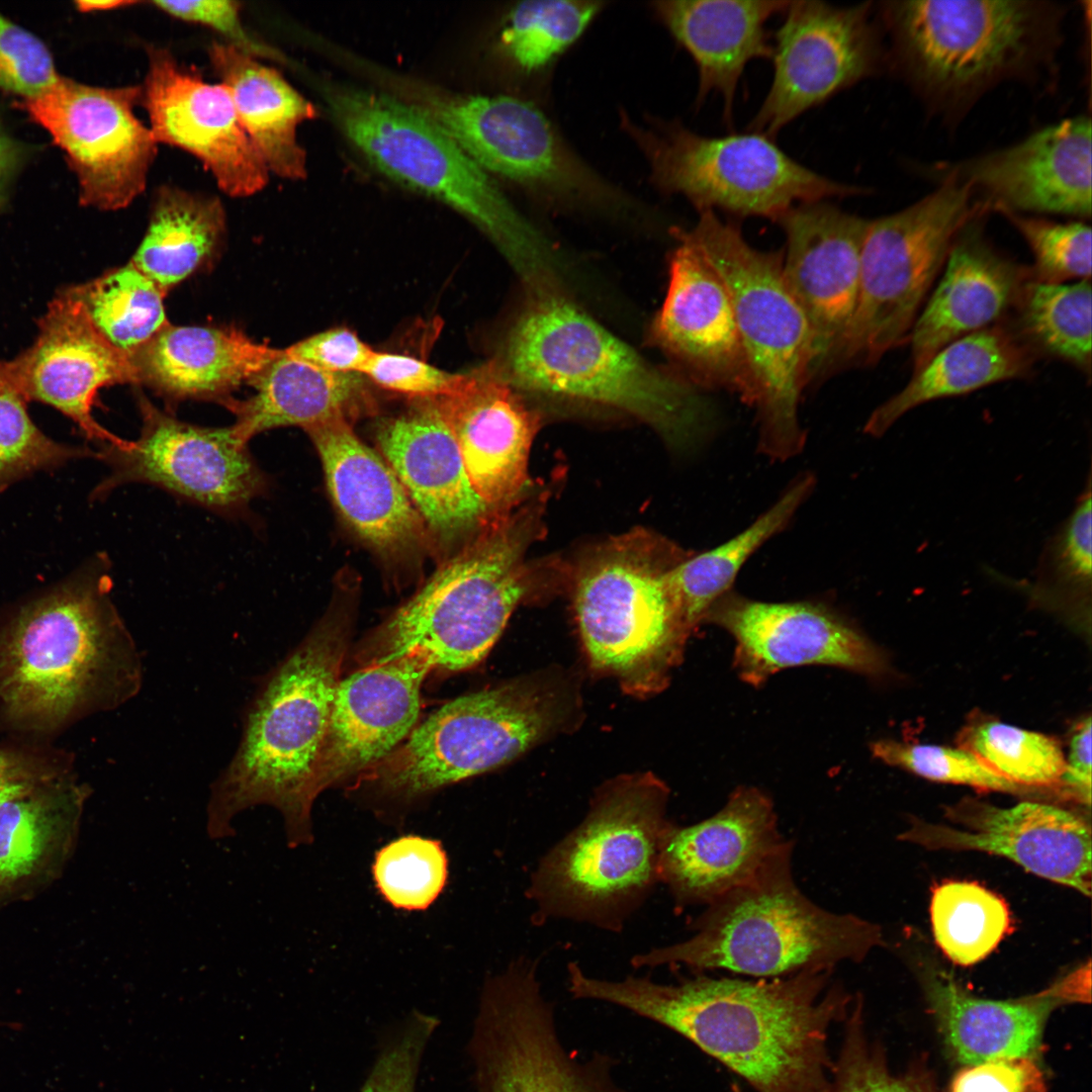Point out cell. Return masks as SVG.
<instances>
[{"label":"cell","mask_w":1092,"mask_h":1092,"mask_svg":"<svg viewBox=\"0 0 1092 1092\" xmlns=\"http://www.w3.org/2000/svg\"><path fill=\"white\" fill-rule=\"evenodd\" d=\"M377 442L428 530L451 540L496 513L475 491L456 439L434 398L381 423Z\"/></svg>","instance_id":"cell-30"},{"label":"cell","mask_w":1092,"mask_h":1092,"mask_svg":"<svg viewBox=\"0 0 1092 1092\" xmlns=\"http://www.w3.org/2000/svg\"><path fill=\"white\" fill-rule=\"evenodd\" d=\"M150 4L174 18L219 32L226 43L258 59L277 58L272 48L253 38L244 28L242 4L238 1H152Z\"/></svg>","instance_id":"cell-56"},{"label":"cell","mask_w":1092,"mask_h":1092,"mask_svg":"<svg viewBox=\"0 0 1092 1092\" xmlns=\"http://www.w3.org/2000/svg\"><path fill=\"white\" fill-rule=\"evenodd\" d=\"M336 599L249 706L235 755L210 787V838L234 835L232 824L239 813L268 805L281 814L290 847L313 840L315 769L353 615L350 598Z\"/></svg>","instance_id":"cell-3"},{"label":"cell","mask_w":1092,"mask_h":1092,"mask_svg":"<svg viewBox=\"0 0 1092 1092\" xmlns=\"http://www.w3.org/2000/svg\"><path fill=\"white\" fill-rule=\"evenodd\" d=\"M1091 729L1090 716L1075 727L1061 780L1063 794L1088 807L1091 803Z\"/></svg>","instance_id":"cell-60"},{"label":"cell","mask_w":1092,"mask_h":1092,"mask_svg":"<svg viewBox=\"0 0 1092 1092\" xmlns=\"http://www.w3.org/2000/svg\"><path fill=\"white\" fill-rule=\"evenodd\" d=\"M555 720L550 696L526 682L458 697L358 776L355 788L377 803L412 805L513 760L545 736Z\"/></svg>","instance_id":"cell-13"},{"label":"cell","mask_w":1092,"mask_h":1092,"mask_svg":"<svg viewBox=\"0 0 1092 1092\" xmlns=\"http://www.w3.org/2000/svg\"><path fill=\"white\" fill-rule=\"evenodd\" d=\"M878 11L887 63L945 115L1053 67L1065 15L1053 2L1018 0L885 1Z\"/></svg>","instance_id":"cell-5"},{"label":"cell","mask_w":1092,"mask_h":1092,"mask_svg":"<svg viewBox=\"0 0 1092 1092\" xmlns=\"http://www.w3.org/2000/svg\"><path fill=\"white\" fill-rule=\"evenodd\" d=\"M468 1052L478 1092H624L611 1059L581 1063L564 1050L537 963L524 957L485 980Z\"/></svg>","instance_id":"cell-16"},{"label":"cell","mask_w":1092,"mask_h":1092,"mask_svg":"<svg viewBox=\"0 0 1092 1092\" xmlns=\"http://www.w3.org/2000/svg\"><path fill=\"white\" fill-rule=\"evenodd\" d=\"M777 222L786 237L784 280L811 333L810 383L824 376L855 311L869 219L819 200L793 206Z\"/></svg>","instance_id":"cell-21"},{"label":"cell","mask_w":1092,"mask_h":1092,"mask_svg":"<svg viewBox=\"0 0 1092 1092\" xmlns=\"http://www.w3.org/2000/svg\"><path fill=\"white\" fill-rule=\"evenodd\" d=\"M142 85L104 88L60 79L19 105L66 154L82 205L119 210L146 189L158 143L134 113Z\"/></svg>","instance_id":"cell-18"},{"label":"cell","mask_w":1092,"mask_h":1092,"mask_svg":"<svg viewBox=\"0 0 1092 1092\" xmlns=\"http://www.w3.org/2000/svg\"><path fill=\"white\" fill-rule=\"evenodd\" d=\"M362 375L392 391L435 398L452 393L463 373H450L407 355L373 351Z\"/></svg>","instance_id":"cell-55"},{"label":"cell","mask_w":1092,"mask_h":1092,"mask_svg":"<svg viewBox=\"0 0 1092 1092\" xmlns=\"http://www.w3.org/2000/svg\"><path fill=\"white\" fill-rule=\"evenodd\" d=\"M66 289L98 332L129 358L169 324L166 293L131 262Z\"/></svg>","instance_id":"cell-42"},{"label":"cell","mask_w":1092,"mask_h":1092,"mask_svg":"<svg viewBox=\"0 0 1092 1092\" xmlns=\"http://www.w3.org/2000/svg\"><path fill=\"white\" fill-rule=\"evenodd\" d=\"M673 235L678 243L650 339L698 387L726 389L754 406V381L726 286L681 229Z\"/></svg>","instance_id":"cell-23"},{"label":"cell","mask_w":1092,"mask_h":1092,"mask_svg":"<svg viewBox=\"0 0 1092 1092\" xmlns=\"http://www.w3.org/2000/svg\"><path fill=\"white\" fill-rule=\"evenodd\" d=\"M333 503L347 526L382 557L420 550L428 529L393 470L354 433L347 418L306 430Z\"/></svg>","instance_id":"cell-31"},{"label":"cell","mask_w":1092,"mask_h":1092,"mask_svg":"<svg viewBox=\"0 0 1092 1092\" xmlns=\"http://www.w3.org/2000/svg\"><path fill=\"white\" fill-rule=\"evenodd\" d=\"M814 486L815 477L802 474L744 531L711 550L694 552L666 571L667 587L691 631L731 590L747 559L790 524Z\"/></svg>","instance_id":"cell-41"},{"label":"cell","mask_w":1092,"mask_h":1092,"mask_svg":"<svg viewBox=\"0 0 1092 1092\" xmlns=\"http://www.w3.org/2000/svg\"><path fill=\"white\" fill-rule=\"evenodd\" d=\"M24 156V147L0 127V212L7 203L9 187Z\"/></svg>","instance_id":"cell-61"},{"label":"cell","mask_w":1092,"mask_h":1092,"mask_svg":"<svg viewBox=\"0 0 1092 1092\" xmlns=\"http://www.w3.org/2000/svg\"><path fill=\"white\" fill-rule=\"evenodd\" d=\"M605 6L602 1L516 3L503 19L495 53L519 77L540 73L581 36Z\"/></svg>","instance_id":"cell-43"},{"label":"cell","mask_w":1092,"mask_h":1092,"mask_svg":"<svg viewBox=\"0 0 1092 1092\" xmlns=\"http://www.w3.org/2000/svg\"><path fill=\"white\" fill-rule=\"evenodd\" d=\"M8 364L28 401L58 410L99 446L124 442L96 422L92 408L101 388L138 383L134 367L66 288L50 301L32 344Z\"/></svg>","instance_id":"cell-26"},{"label":"cell","mask_w":1092,"mask_h":1092,"mask_svg":"<svg viewBox=\"0 0 1092 1092\" xmlns=\"http://www.w3.org/2000/svg\"><path fill=\"white\" fill-rule=\"evenodd\" d=\"M930 919L936 943L949 960L974 965L990 954L1010 930L1005 901L974 882L952 881L934 889Z\"/></svg>","instance_id":"cell-44"},{"label":"cell","mask_w":1092,"mask_h":1092,"mask_svg":"<svg viewBox=\"0 0 1092 1092\" xmlns=\"http://www.w3.org/2000/svg\"><path fill=\"white\" fill-rule=\"evenodd\" d=\"M111 587L109 559L97 555L1 627L0 716L8 725L48 733L139 693L141 656Z\"/></svg>","instance_id":"cell-2"},{"label":"cell","mask_w":1092,"mask_h":1092,"mask_svg":"<svg viewBox=\"0 0 1092 1092\" xmlns=\"http://www.w3.org/2000/svg\"><path fill=\"white\" fill-rule=\"evenodd\" d=\"M430 671L421 657L403 656L339 680L315 769L317 795L360 776L402 743L417 726Z\"/></svg>","instance_id":"cell-28"},{"label":"cell","mask_w":1092,"mask_h":1092,"mask_svg":"<svg viewBox=\"0 0 1092 1092\" xmlns=\"http://www.w3.org/2000/svg\"><path fill=\"white\" fill-rule=\"evenodd\" d=\"M962 828L914 820L900 838L930 849L1006 857L1050 881L1091 893V830L1078 814L1045 803L1002 808L965 798L945 810Z\"/></svg>","instance_id":"cell-24"},{"label":"cell","mask_w":1092,"mask_h":1092,"mask_svg":"<svg viewBox=\"0 0 1092 1092\" xmlns=\"http://www.w3.org/2000/svg\"><path fill=\"white\" fill-rule=\"evenodd\" d=\"M950 1092H1045V1080L1033 1058H998L961 1070Z\"/></svg>","instance_id":"cell-57"},{"label":"cell","mask_w":1092,"mask_h":1092,"mask_svg":"<svg viewBox=\"0 0 1092 1092\" xmlns=\"http://www.w3.org/2000/svg\"><path fill=\"white\" fill-rule=\"evenodd\" d=\"M789 840L747 884L713 901L693 921L694 935L631 959L634 968L684 965L780 978L859 962L882 943L880 928L852 914L830 912L797 886Z\"/></svg>","instance_id":"cell-7"},{"label":"cell","mask_w":1092,"mask_h":1092,"mask_svg":"<svg viewBox=\"0 0 1092 1092\" xmlns=\"http://www.w3.org/2000/svg\"><path fill=\"white\" fill-rule=\"evenodd\" d=\"M686 237L702 252L729 293L754 381L758 448L775 460L802 450L798 417L809 384L811 333L783 276V254L752 247L733 223L703 210Z\"/></svg>","instance_id":"cell-10"},{"label":"cell","mask_w":1092,"mask_h":1092,"mask_svg":"<svg viewBox=\"0 0 1092 1092\" xmlns=\"http://www.w3.org/2000/svg\"><path fill=\"white\" fill-rule=\"evenodd\" d=\"M544 502L541 494L494 513L365 640L363 664L418 656L432 670L455 672L480 662L528 592L525 555L541 534Z\"/></svg>","instance_id":"cell-6"},{"label":"cell","mask_w":1092,"mask_h":1092,"mask_svg":"<svg viewBox=\"0 0 1092 1092\" xmlns=\"http://www.w3.org/2000/svg\"><path fill=\"white\" fill-rule=\"evenodd\" d=\"M142 428L136 440L99 446L97 459L109 473L92 490L103 499L127 483H146L226 518H252L251 503L265 494L269 478L234 426L201 427L178 420L139 397Z\"/></svg>","instance_id":"cell-17"},{"label":"cell","mask_w":1092,"mask_h":1092,"mask_svg":"<svg viewBox=\"0 0 1092 1092\" xmlns=\"http://www.w3.org/2000/svg\"><path fill=\"white\" fill-rule=\"evenodd\" d=\"M255 393L222 404L246 443L264 431L296 426L305 431L347 418L363 396V375L330 373L289 355L285 349L252 381Z\"/></svg>","instance_id":"cell-38"},{"label":"cell","mask_w":1092,"mask_h":1092,"mask_svg":"<svg viewBox=\"0 0 1092 1092\" xmlns=\"http://www.w3.org/2000/svg\"><path fill=\"white\" fill-rule=\"evenodd\" d=\"M621 126L645 156L652 184L686 197L699 212L720 209L777 221L797 203L867 192L807 168L760 132L707 136L677 120L638 124L625 112Z\"/></svg>","instance_id":"cell-11"},{"label":"cell","mask_w":1092,"mask_h":1092,"mask_svg":"<svg viewBox=\"0 0 1092 1092\" xmlns=\"http://www.w3.org/2000/svg\"><path fill=\"white\" fill-rule=\"evenodd\" d=\"M27 402L8 360L0 359V493L37 471L98 457L91 448L58 443L44 435L30 419Z\"/></svg>","instance_id":"cell-48"},{"label":"cell","mask_w":1092,"mask_h":1092,"mask_svg":"<svg viewBox=\"0 0 1092 1092\" xmlns=\"http://www.w3.org/2000/svg\"><path fill=\"white\" fill-rule=\"evenodd\" d=\"M861 1007L856 1002L847 1017L845 1038L833 1064L828 1092H936L918 1074L895 1075L883 1052L866 1036Z\"/></svg>","instance_id":"cell-51"},{"label":"cell","mask_w":1092,"mask_h":1092,"mask_svg":"<svg viewBox=\"0 0 1092 1092\" xmlns=\"http://www.w3.org/2000/svg\"><path fill=\"white\" fill-rule=\"evenodd\" d=\"M789 839L780 832L770 798L754 787L735 789L723 808L693 825L670 823L659 879L677 909L709 905L759 873Z\"/></svg>","instance_id":"cell-27"},{"label":"cell","mask_w":1092,"mask_h":1092,"mask_svg":"<svg viewBox=\"0 0 1092 1092\" xmlns=\"http://www.w3.org/2000/svg\"><path fill=\"white\" fill-rule=\"evenodd\" d=\"M985 205L971 188L941 178L908 207L869 219L855 311L825 374L877 363L909 340L920 306L960 231Z\"/></svg>","instance_id":"cell-12"},{"label":"cell","mask_w":1092,"mask_h":1092,"mask_svg":"<svg viewBox=\"0 0 1092 1092\" xmlns=\"http://www.w3.org/2000/svg\"><path fill=\"white\" fill-rule=\"evenodd\" d=\"M69 770L47 754L0 748V804Z\"/></svg>","instance_id":"cell-59"},{"label":"cell","mask_w":1092,"mask_h":1092,"mask_svg":"<svg viewBox=\"0 0 1092 1092\" xmlns=\"http://www.w3.org/2000/svg\"><path fill=\"white\" fill-rule=\"evenodd\" d=\"M705 622L735 641L733 665L755 687L789 667L823 664L867 675H882L881 651L830 608L810 602L765 603L732 589L709 610Z\"/></svg>","instance_id":"cell-22"},{"label":"cell","mask_w":1092,"mask_h":1092,"mask_svg":"<svg viewBox=\"0 0 1092 1092\" xmlns=\"http://www.w3.org/2000/svg\"><path fill=\"white\" fill-rule=\"evenodd\" d=\"M211 66L228 89L240 121L270 173L305 175L297 126L315 116L314 107L276 70L226 42L208 49Z\"/></svg>","instance_id":"cell-37"},{"label":"cell","mask_w":1092,"mask_h":1092,"mask_svg":"<svg viewBox=\"0 0 1092 1092\" xmlns=\"http://www.w3.org/2000/svg\"><path fill=\"white\" fill-rule=\"evenodd\" d=\"M693 553L663 540L628 537L580 568L574 608L593 665L629 674L678 656L691 630L665 573Z\"/></svg>","instance_id":"cell-14"},{"label":"cell","mask_w":1092,"mask_h":1092,"mask_svg":"<svg viewBox=\"0 0 1092 1092\" xmlns=\"http://www.w3.org/2000/svg\"><path fill=\"white\" fill-rule=\"evenodd\" d=\"M1091 119L1076 116L1010 147L939 166L940 177L968 185L988 209L1091 215Z\"/></svg>","instance_id":"cell-25"},{"label":"cell","mask_w":1092,"mask_h":1092,"mask_svg":"<svg viewBox=\"0 0 1092 1092\" xmlns=\"http://www.w3.org/2000/svg\"><path fill=\"white\" fill-rule=\"evenodd\" d=\"M1031 363L1027 348L1002 328L966 335L938 350L903 389L879 405L868 419L864 432L880 437L920 404L1023 377Z\"/></svg>","instance_id":"cell-39"},{"label":"cell","mask_w":1092,"mask_h":1092,"mask_svg":"<svg viewBox=\"0 0 1092 1092\" xmlns=\"http://www.w3.org/2000/svg\"><path fill=\"white\" fill-rule=\"evenodd\" d=\"M776 33L768 92L749 130L775 136L806 111L879 73L887 63L871 2L790 1Z\"/></svg>","instance_id":"cell-19"},{"label":"cell","mask_w":1092,"mask_h":1092,"mask_svg":"<svg viewBox=\"0 0 1092 1092\" xmlns=\"http://www.w3.org/2000/svg\"><path fill=\"white\" fill-rule=\"evenodd\" d=\"M371 873L378 894L389 906L407 912L424 911L446 888L449 860L441 841L406 834L376 851Z\"/></svg>","instance_id":"cell-47"},{"label":"cell","mask_w":1092,"mask_h":1092,"mask_svg":"<svg viewBox=\"0 0 1092 1092\" xmlns=\"http://www.w3.org/2000/svg\"><path fill=\"white\" fill-rule=\"evenodd\" d=\"M1091 486L1078 499L1076 508L1046 544L1038 574L1042 580L1062 587L1090 589L1092 581Z\"/></svg>","instance_id":"cell-52"},{"label":"cell","mask_w":1092,"mask_h":1092,"mask_svg":"<svg viewBox=\"0 0 1092 1092\" xmlns=\"http://www.w3.org/2000/svg\"><path fill=\"white\" fill-rule=\"evenodd\" d=\"M832 973L742 980L697 972L661 984L647 977L597 979L576 962L567 965L573 998L615 1004L674 1030L757 1092H828L834 1064L828 1031L851 1005L849 993L831 984Z\"/></svg>","instance_id":"cell-1"},{"label":"cell","mask_w":1092,"mask_h":1092,"mask_svg":"<svg viewBox=\"0 0 1092 1092\" xmlns=\"http://www.w3.org/2000/svg\"><path fill=\"white\" fill-rule=\"evenodd\" d=\"M921 980L947 1050L970 1066L998 1058H1033L1049 1014L1062 1004L1053 987L1009 1001L977 998L931 966L921 970Z\"/></svg>","instance_id":"cell-36"},{"label":"cell","mask_w":1092,"mask_h":1092,"mask_svg":"<svg viewBox=\"0 0 1092 1092\" xmlns=\"http://www.w3.org/2000/svg\"><path fill=\"white\" fill-rule=\"evenodd\" d=\"M285 351L326 372L362 374L374 350L353 331L335 328L299 341Z\"/></svg>","instance_id":"cell-58"},{"label":"cell","mask_w":1092,"mask_h":1092,"mask_svg":"<svg viewBox=\"0 0 1092 1092\" xmlns=\"http://www.w3.org/2000/svg\"><path fill=\"white\" fill-rule=\"evenodd\" d=\"M434 399L456 439L477 494L493 512L511 509L528 481L539 416L496 363L463 373L452 393Z\"/></svg>","instance_id":"cell-29"},{"label":"cell","mask_w":1092,"mask_h":1092,"mask_svg":"<svg viewBox=\"0 0 1092 1092\" xmlns=\"http://www.w3.org/2000/svg\"><path fill=\"white\" fill-rule=\"evenodd\" d=\"M1091 283L1035 280L1020 297L1021 328L1027 338L1051 355L1091 371Z\"/></svg>","instance_id":"cell-46"},{"label":"cell","mask_w":1092,"mask_h":1092,"mask_svg":"<svg viewBox=\"0 0 1092 1092\" xmlns=\"http://www.w3.org/2000/svg\"><path fill=\"white\" fill-rule=\"evenodd\" d=\"M150 129L158 144L198 159L231 197L252 196L270 172L245 131L228 89L209 83L163 48L148 49L142 85Z\"/></svg>","instance_id":"cell-20"},{"label":"cell","mask_w":1092,"mask_h":1092,"mask_svg":"<svg viewBox=\"0 0 1092 1092\" xmlns=\"http://www.w3.org/2000/svg\"><path fill=\"white\" fill-rule=\"evenodd\" d=\"M138 1L105 0V1H76V7L82 12L107 11L136 5Z\"/></svg>","instance_id":"cell-62"},{"label":"cell","mask_w":1092,"mask_h":1092,"mask_svg":"<svg viewBox=\"0 0 1092 1092\" xmlns=\"http://www.w3.org/2000/svg\"><path fill=\"white\" fill-rule=\"evenodd\" d=\"M419 107L489 175L543 200L612 210L628 202L527 100L509 95L436 96Z\"/></svg>","instance_id":"cell-15"},{"label":"cell","mask_w":1092,"mask_h":1092,"mask_svg":"<svg viewBox=\"0 0 1092 1092\" xmlns=\"http://www.w3.org/2000/svg\"><path fill=\"white\" fill-rule=\"evenodd\" d=\"M975 214L957 235L945 270L910 333L914 372L938 350L986 329L1020 300L1025 271L987 241Z\"/></svg>","instance_id":"cell-32"},{"label":"cell","mask_w":1092,"mask_h":1092,"mask_svg":"<svg viewBox=\"0 0 1092 1092\" xmlns=\"http://www.w3.org/2000/svg\"><path fill=\"white\" fill-rule=\"evenodd\" d=\"M667 791L654 781L612 786L584 819L548 849L531 873L526 896L533 922L566 919L620 932L659 879Z\"/></svg>","instance_id":"cell-9"},{"label":"cell","mask_w":1092,"mask_h":1092,"mask_svg":"<svg viewBox=\"0 0 1092 1092\" xmlns=\"http://www.w3.org/2000/svg\"><path fill=\"white\" fill-rule=\"evenodd\" d=\"M526 288L496 363L517 389L623 411L678 447L704 436L714 412L702 388L646 361L560 287Z\"/></svg>","instance_id":"cell-4"},{"label":"cell","mask_w":1092,"mask_h":1092,"mask_svg":"<svg viewBox=\"0 0 1092 1092\" xmlns=\"http://www.w3.org/2000/svg\"><path fill=\"white\" fill-rule=\"evenodd\" d=\"M225 234L219 198L162 185L153 196L145 237L130 262L167 293L210 264Z\"/></svg>","instance_id":"cell-40"},{"label":"cell","mask_w":1092,"mask_h":1092,"mask_svg":"<svg viewBox=\"0 0 1092 1092\" xmlns=\"http://www.w3.org/2000/svg\"><path fill=\"white\" fill-rule=\"evenodd\" d=\"M1000 212L1025 239L1037 281L1090 279L1091 229L1082 221L1057 222L1008 210Z\"/></svg>","instance_id":"cell-50"},{"label":"cell","mask_w":1092,"mask_h":1092,"mask_svg":"<svg viewBox=\"0 0 1092 1092\" xmlns=\"http://www.w3.org/2000/svg\"><path fill=\"white\" fill-rule=\"evenodd\" d=\"M875 757L922 778L973 787L980 791L1009 794L1044 793L1018 786L986 765L979 757L961 747L914 744L883 739L872 745Z\"/></svg>","instance_id":"cell-49"},{"label":"cell","mask_w":1092,"mask_h":1092,"mask_svg":"<svg viewBox=\"0 0 1092 1092\" xmlns=\"http://www.w3.org/2000/svg\"><path fill=\"white\" fill-rule=\"evenodd\" d=\"M781 0H663L652 3L657 19L694 60L698 104L712 92L723 100L731 123L737 86L745 67L771 58L766 22L784 13Z\"/></svg>","instance_id":"cell-35"},{"label":"cell","mask_w":1092,"mask_h":1092,"mask_svg":"<svg viewBox=\"0 0 1092 1092\" xmlns=\"http://www.w3.org/2000/svg\"><path fill=\"white\" fill-rule=\"evenodd\" d=\"M438 1020L415 1012L383 1045L359 1092H415L425 1049Z\"/></svg>","instance_id":"cell-54"},{"label":"cell","mask_w":1092,"mask_h":1092,"mask_svg":"<svg viewBox=\"0 0 1092 1092\" xmlns=\"http://www.w3.org/2000/svg\"><path fill=\"white\" fill-rule=\"evenodd\" d=\"M281 350L259 344L234 327L168 324L130 356L138 383L171 400L221 404Z\"/></svg>","instance_id":"cell-34"},{"label":"cell","mask_w":1092,"mask_h":1092,"mask_svg":"<svg viewBox=\"0 0 1092 1092\" xmlns=\"http://www.w3.org/2000/svg\"><path fill=\"white\" fill-rule=\"evenodd\" d=\"M957 743L1018 786L1064 795L1066 757L1053 736L978 716L961 729Z\"/></svg>","instance_id":"cell-45"},{"label":"cell","mask_w":1092,"mask_h":1092,"mask_svg":"<svg viewBox=\"0 0 1092 1092\" xmlns=\"http://www.w3.org/2000/svg\"><path fill=\"white\" fill-rule=\"evenodd\" d=\"M89 795L68 771L0 804V908L33 899L63 876Z\"/></svg>","instance_id":"cell-33"},{"label":"cell","mask_w":1092,"mask_h":1092,"mask_svg":"<svg viewBox=\"0 0 1092 1092\" xmlns=\"http://www.w3.org/2000/svg\"><path fill=\"white\" fill-rule=\"evenodd\" d=\"M327 102L347 138L389 178L459 211L487 235L524 279L559 276L546 238L492 177L417 105L354 88H332Z\"/></svg>","instance_id":"cell-8"},{"label":"cell","mask_w":1092,"mask_h":1092,"mask_svg":"<svg viewBox=\"0 0 1092 1092\" xmlns=\"http://www.w3.org/2000/svg\"><path fill=\"white\" fill-rule=\"evenodd\" d=\"M59 79L47 46L0 13V89L28 99Z\"/></svg>","instance_id":"cell-53"}]
</instances>
